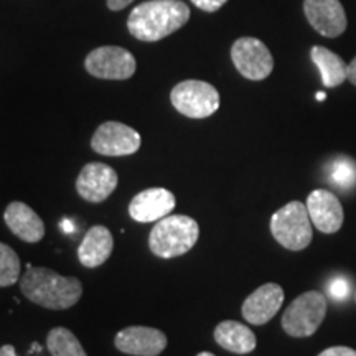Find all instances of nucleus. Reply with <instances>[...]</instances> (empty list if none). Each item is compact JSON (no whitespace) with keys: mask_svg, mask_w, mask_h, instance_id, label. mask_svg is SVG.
<instances>
[{"mask_svg":"<svg viewBox=\"0 0 356 356\" xmlns=\"http://www.w3.org/2000/svg\"><path fill=\"white\" fill-rule=\"evenodd\" d=\"M190 19V8L180 0H149L131 12L127 29L140 42H159L180 30Z\"/></svg>","mask_w":356,"mask_h":356,"instance_id":"nucleus-1","label":"nucleus"},{"mask_svg":"<svg viewBox=\"0 0 356 356\" xmlns=\"http://www.w3.org/2000/svg\"><path fill=\"white\" fill-rule=\"evenodd\" d=\"M20 291L33 304L51 310H66L81 299L83 286L76 277H63L47 267H26Z\"/></svg>","mask_w":356,"mask_h":356,"instance_id":"nucleus-2","label":"nucleus"},{"mask_svg":"<svg viewBox=\"0 0 356 356\" xmlns=\"http://www.w3.org/2000/svg\"><path fill=\"white\" fill-rule=\"evenodd\" d=\"M200 228L193 218L170 215L157 221L149 236V248L155 256L170 259L184 256L198 241Z\"/></svg>","mask_w":356,"mask_h":356,"instance_id":"nucleus-3","label":"nucleus"},{"mask_svg":"<svg viewBox=\"0 0 356 356\" xmlns=\"http://www.w3.org/2000/svg\"><path fill=\"white\" fill-rule=\"evenodd\" d=\"M312 220L305 203L291 202L270 218V233L289 251H302L312 241Z\"/></svg>","mask_w":356,"mask_h":356,"instance_id":"nucleus-4","label":"nucleus"},{"mask_svg":"<svg viewBox=\"0 0 356 356\" xmlns=\"http://www.w3.org/2000/svg\"><path fill=\"white\" fill-rule=\"evenodd\" d=\"M327 315V297L309 291L297 297L282 315V328L293 338L314 335Z\"/></svg>","mask_w":356,"mask_h":356,"instance_id":"nucleus-5","label":"nucleus"},{"mask_svg":"<svg viewBox=\"0 0 356 356\" xmlns=\"http://www.w3.org/2000/svg\"><path fill=\"white\" fill-rule=\"evenodd\" d=\"M172 104L178 113L190 119L210 118L220 109V92L210 83L188 79L172 89Z\"/></svg>","mask_w":356,"mask_h":356,"instance_id":"nucleus-6","label":"nucleus"},{"mask_svg":"<svg viewBox=\"0 0 356 356\" xmlns=\"http://www.w3.org/2000/svg\"><path fill=\"white\" fill-rule=\"evenodd\" d=\"M231 58L236 70L251 81H262L273 73L274 58L261 40L243 37L236 40L231 48Z\"/></svg>","mask_w":356,"mask_h":356,"instance_id":"nucleus-7","label":"nucleus"},{"mask_svg":"<svg viewBox=\"0 0 356 356\" xmlns=\"http://www.w3.org/2000/svg\"><path fill=\"white\" fill-rule=\"evenodd\" d=\"M86 70L101 79H129L136 73L137 63L132 53L121 47H101L86 56Z\"/></svg>","mask_w":356,"mask_h":356,"instance_id":"nucleus-8","label":"nucleus"},{"mask_svg":"<svg viewBox=\"0 0 356 356\" xmlns=\"http://www.w3.org/2000/svg\"><path fill=\"white\" fill-rule=\"evenodd\" d=\"M140 134L122 122L109 121L96 129L91 139L92 150L108 157H122L140 149Z\"/></svg>","mask_w":356,"mask_h":356,"instance_id":"nucleus-9","label":"nucleus"},{"mask_svg":"<svg viewBox=\"0 0 356 356\" xmlns=\"http://www.w3.org/2000/svg\"><path fill=\"white\" fill-rule=\"evenodd\" d=\"M312 225L325 234H333L341 228L345 220L343 207L330 190H314L305 202Z\"/></svg>","mask_w":356,"mask_h":356,"instance_id":"nucleus-10","label":"nucleus"},{"mask_svg":"<svg viewBox=\"0 0 356 356\" xmlns=\"http://www.w3.org/2000/svg\"><path fill=\"white\" fill-rule=\"evenodd\" d=\"M304 12L309 24L323 37L337 38L346 30L345 8L340 0H305Z\"/></svg>","mask_w":356,"mask_h":356,"instance_id":"nucleus-11","label":"nucleus"},{"mask_svg":"<svg viewBox=\"0 0 356 356\" xmlns=\"http://www.w3.org/2000/svg\"><path fill=\"white\" fill-rule=\"evenodd\" d=\"M118 186V173L114 168L101 162H92L83 167L76 180L79 197L86 202L101 203L109 197Z\"/></svg>","mask_w":356,"mask_h":356,"instance_id":"nucleus-12","label":"nucleus"},{"mask_svg":"<svg viewBox=\"0 0 356 356\" xmlns=\"http://www.w3.org/2000/svg\"><path fill=\"white\" fill-rule=\"evenodd\" d=\"M115 348L134 356H159L167 348V337L157 328L127 327L115 335Z\"/></svg>","mask_w":356,"mask_h":356,"instance_id":"nucleus-13","label":"nucleus"},{"mask_svg":"<svg viewBox=\"0 0 356 356\" xmlns=\"http://www.w3.org/2000/svg\"><path fill=\"white\" fill-rule=\"evenodd\" d=\"M284 304V291L279 284H264L256 289L243 304V317L251 325H264L275 317Z\"/></svg>","mask_w":356,"mask_h":356,"instance_id":"nucleus-14","label":"nucleus"},{"mask_svg":"<svg viewBox=\"0 0 356 356\" xmlns=\"http://www.w3.org/2000/svg\"><path fill=\"white\" fill-rule=\"evenodd\" d=\"M175 203V195L167 188H149L132 198L129 215L139 222H154L168 216Z\"/></svg>","mask_w":356,"mask_h":356,"instance_id":"nucleus-15","label":"nucleus"},{"mask_svg":"<svg viewBox=\"0 0 356 356\" xmlns=\"http://www.w3.org/2000/svg\"><path fill=\"white\" fill-rule=\"evenodd\" d=\"M3 220L8 229L12 231L17 238L25 243H38L44 236V225L37 213H35L29 204L22 202H13L7 207L3 213Z\"/></svg>","mask_w":356,"mask_h":356,"instance_id":"nucleus-16","label":"nucleus"},{"mask_svg":"<svg viewBox=\"0 0 356 356\" xmlns=\"http://www.w3.org/2000/svg\"><path fill=\"white\" fill-rule=\"evenodd\" d=\"M114 249V239L106 226H92L78 248L79 262L84 267L95 269L109 259Z\"/></svg>","mask_w":356,"mask_h":356,"instance_id":"nucleus-17","label":"nucleus"},{"mask_svg":"<svg viewBox=\"0 0 356 356\" xmlns=\"http://www.w3.org/2000/svg\"><path fill=\"white\" fill-rule=\"evenodd\" d=\"M215 340L221 348L236 355L251 353L256 348V335L244 323L225 320L215 328Z\"/></svg>","mask_w":356,"mask_h":356,"instance_id":"nucleus-18","label":"nucleus"},{"mask_svg":"<svg viewBox=\"0 0 356 356\" xmlns=\"http://www.w3.org/2000/svg\"><path fill=\"white\" fill-rule=\"evenodd\" d=\"M310 56L322 74V83L327 88H337L348 79V65L337 53L325 47H314L310 50Z\"/></svg>","mask_w":356,"mask_h":356,"instance_id":"nucleus-19","label":"nucleus"},{"mask_svg":"<svg viewBox=\"0 0 356 356\" xmlns=\"http://www.w3.org/2000/svg\"><path fill=\"white\" fill-rule=\"evenodd\" d=\"M47 346L53 356H88L74 333L63 327L53 328L48 333Z\"/></svg>","mask_w":356,"mask_h":356,"instance_id":"nucleus-20","label":"nucleus"},{"mask_svg":"<svg viewBox=\"0 0 356 356\" xmlns=\"http://www.w3.org/2000/svg\"><path fill=\"white\" fill-rule=\"evenodd\" d=\"M328 178L340 190H351L356 186V162L348 157H338L332 160L327 168Z\"/></svg>","mask_w":356,"mask_h":356,"instance_id":"nucleus-21","label":"nucleus"},{"mask_svg":"<svg viewBox=\"0 0 356 356\" xmlns=\"http://www.w3.org/2000/svg\"><path fill=\"white\" fill-rule=\"evenodd\" d=\"M20 279V259L10 246L0 243V287H10Z\"/></svg>","mask_w":356,"mask_h":356,"instance_id":"nucleus-22","label":"nucleus"},{"mask_svg":"<svg viewBox=\"0 0 356 356\" xmlns=\"http://www.w3.org/2000/svg\"><path fill=\"white\" fill-rule=\"evenodd\" d=\"M327 289L333 300H345L350 296V282L343 277L333 279L330 284H327Z\"/></svg>","mask_w":356,"mask_h":356,"instance_id":"nucleus-23","label":"nucleus"},{"mask_svg":"<svg viewBox=\"0 0 356 356\" xmlns=\"http://www.w3.org/2000/svg\"><path fill=\"white\" fill-rule=\"evenodd\" d=\"M191 2L197 6L200 10H204V12H216L220 10V8L225 6L228 0H191Z\"/></svg>","mask_w":356,"mask_h":356,"instance_id":"nucleus-24","label":"nucleus"},{"mask_svg":"<svg viewBox=\"0 0 356 356\" xmlns=\"http://www.w3.org/2000/svg\"><path fill=\"white\" fill-rule=\"evenodd\" d=\"M318 356H356V350L348 346H332V348L323 350Z\"/></svg>","mask_w":356,"mask_h":356,"instance_id":"nucleus-25","label":"nucleus"},{"mask_svg":"<svg viewBox=\"0 0 356 356\" xmlns=\"http://www.w3.org/2000/svg\"><path fill=\"white\" fill-rule=\"evenodd\" d=\"M134 0H108V7L111 10H122V8H126L129 3H132Z\"/></svg>","mask_w":356,"mask_h":356,"instance_id":"nucleus-26","label":"nucleus"},{"mask_svg":"<svg viewBox=\"0 0 356 356\" xmlns=\"http://www.w3.org/2000/svg\"><path fill=\"white\" fill-rule=\"evenodd\" d=\"M348 81L356 86V56L353 58V61L348 65Z\"/></svg>","mask_w":356,"mask_h":356,"instance_id":"nucleus-27","label":"nucleus"},{"mask_svg":"<svg viewBox=\"0 0 356 356\" xmlns=\"http://www.w3.org/2000/svg\"><path fill=\"white\" fill-rule=\"evenodd\" d=\"M0 356H17L15 348H13L12 345H3L2 348H0Z\"/></svg>","mask_w":356,"mask_h":356,"instance_id":"nucleus-28","label":"nucleus"},{"mask_svg":"<svg viewBox=\"0 0 356 356\" xmlns=\"http://www.w3.org/2000/svg\"><path fill=\"white\" fill-rule=\"evenodd\" d=\"M61 228H63L65 233H71V231L74 229V226H73V222H71L70 220H65L63 222H61Z\"/></svg>","mask_w":356,"mask_h":356,"instance_id":"nucleus-29","label":"nucleus"},{"mask_svg":"<svg viewBox=\"0 0 356 356\" xmlns=\"http://www.w3.org/2000/svg\"><path fill=\"white\" fill-rule=\"evenodd\" d=\"M317 101H325V92H317Z\"/></svg>","mask_w":356,"mask_h":356,"instance_id":"nucleus-30","label":"nucleus"},{"mask_svg":"<svg viewBox=\"0 0 356 356\" xmlns=\"http://www.w3.org/2000/svg\"><path fill=\"white\" fill-rule=\"evenodd\" d=\"M198 356H215L213 353H210V351H202Z\"/></svg>","mask_w":356,"mask_h":356,"instance_id":"nucleus-31","label":"nucleus"},{"mask_svg":"<svg viewBox=\"0 0 356 356\" xmlns=\"http://www.w3.org/2000/svg\"><path fill=\"white\" fill-rule=\"evenodd\" d=\"M355 300H356V292H355Z\"/></svg>","mask_w":356,"mask_h":356,"instance_id":"nucleus-32","label":"nucleus"}]
</instances>
